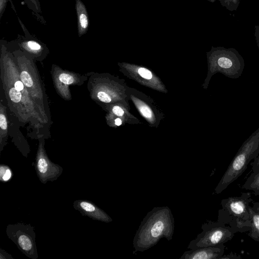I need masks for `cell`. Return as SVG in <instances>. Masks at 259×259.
<instances>
[{
  "label": "cell",
  "mask_w": 259,
  "mask_h": 259,
  "mask_svg": "<svg viewBox=\"0 0 259 259\" xmlns=\"http://www.w3.org/2000/svg\"><path fill=\"white\" fill-rule=\"evenodd\" d=\"M77 17V32L79 37L85 34L90 25V20L85 5L81 0H75Z\"/></svg>",
  "instance_id": "30bf717a"
},
{
  "label": "cell",
  "mask_w": 259,
  "mask_h": 259,
  "mask_svg": "<svg viewBox=\"0 0 259 259\" xmlns=\"http://www.w3.org/2000/svg\"><path fill=\"white\" fill-rule=\"evenodd\" d=\"M250 192L240 196L230 197L221 200L218 221L228 224L235 233L249 231L251 229L249 203L252 201Z\"/></svg>",
  "instance_id": "3957f363"
},
{
  "label": "cell",
  "mask_w": 259,
  "mask_h": 259,
  "mask_svg": "<svg viewBox=\"0 0 259 259\" xmlns=\"http://www.w3.org/2000/svg\"><path fill=\"white\" fill-rule=\"evenodd\" d=\"M137 72L140 77L146 80H151L153 76L152 72L144 67H139L137 69Z\"/></svg>",
  "instance_id": "e0dca14e"
},
{
  "label": "cell",
  "mask_w": 259,
  "mask_h": 259,
  "mask_svg": "<svg viewBox=\"0 0 259 259\" xmlns=\"http://www.w3.org/2000/svg\"><path fill=\"white\" fill-rule=\"evenodd\" d=\"M13 173L11 168L4 164H0V181L3 183L9 181L13 177Z\"/></svg>",
  "instance_id": "9a60e30c"
},
{
  "label": "cell",
  "mask_w": 259,
  "mask_h": 259,
  "mask_svg": "<svg viewBox=\"0 0 259 259\" xmlns=\"http://www.w3.org/2000/svg\"><path fill=\"white\" fill-rule=\"evenodd\" d=\"M254 29V37H255V41H256L257 46L259 50V26L257 25H255Z\"/></svg>",
  "instance_id": "83f0119b"
},
{
  "label": "cell",
  "mask_w": 259,
  "mask_h": 259,
  "mask_svg": "<svg viewBox=\"0 0 259 259\" xmlns=\"http://www.w3.org/2000/svg\"><path fill=\"white\" fill-rule=\"evenodd\" d=\"M113 113L118 116H122L124 114V110L119 106H114L112 108Z\"/></svg>",
  "instance_id": "603a6c76"
},
{
  "label": "cell",
  "mask_w": 259,
  "mask_h": 259,
  "mask_svg": "<svg viewBox=\"0 0 259 259\" xmlns=\"http://www.w3.org/2000/svg\"><path fill=\"white\" fill-rule=\"evenodd\" d=\"M206 56L208 73L204 88H207L211 76L217 73H221L231 79H237L242 75L245 66L244 60L235 49L212 47Z\"/></svg>",
  "instance_id": "7a4b0ae2"
},
{
  "label": "cell",
  "mask_w": 259,
  "mask_h": 259,
  "mask_svg": "<svg viewBox=\"0 0 259 259\" xmlns=\"http://www.w3.org/2000/svg\"><path fill=\"white\" fill-rule=\"evenodd\" d=\"M133 100L139 112L145 118L151 123L156 122V111L152 108V105L145 100L141 101L138 97H134Z\"/></svg>",
  "instance_id": "7c38bea8"
},
{
  "label": "cell",
  "mask_w": 259,
  "mask_h": 259,
  "mask_svg": "<svg viewBox=\"0 0 259 259\" xmlns=\"http://www.w3.org/2000/svg\"><path fill=\"white\" fill-rule=\"evenodd\" d=\"M0 259H14L10 254L8 253L6 250L0 249Z\"/></svg>",
  "instance_id": "484cf974"
},
{
  "label": "cell",
  "mask_w": 259,
  "mask_h": 259,
  "mask_svg": "<svg viewBox=\"0 0 259 259\" xmlns=\"http://www.w3.org/2000/svg\"><path fill=\"white\" fill-rule=\"evenodd\" d=\"M9 96L11 100L15 102L18 103L21 99V94L20 92L17 90L15 88H12L9 91Z\"/></svg>",
  "instance_id": "d6986e66"
},
{
  "label": "cell",
  "mask_w": 259,
  "mask_h": 259,
  "mask_svg": "<svg viewBox=\"0 0 259 259\" xmlns=\"http://www.w3.org/2000/svg\"><path fill=\"white\" fill-rule=\"evenodd\" d=\"M115 124L117 126H119L122 124V120L119 118H117L115 119Z\"/></svg>",
  "instance_id": "f546056e"
},
{
  "label": "cell",
  "mask_w": 259,
  "mask_h": 259,
  "mask_svg": "<svg viewBox=\"0 0 259 259\" xmlns=\"http://www.w3.org/2000/svg\"><path fill=\"white\" fill-rule=\"evenodd\" d=\"M15 88L18 91H21L23 89V83L20 81H17L15 83Z\"/></svg>",
  "instance_id": "f1b7e54d"
},
{
  "label": "cell",
  "mask_w": 259,
  "mask_h": 259,
  "mask_svg": "<svg viewBox=\"0 0 259 259\" xmlns=\"http://www.w3.org/2000/svg\"><path fill=\"white\" fill-rule=\"evenodd\" d=\"M259 153V127L243 143L215 188L220 194L244 172Z\"/></svg>",
  "instance_id": "277c9868"
},
{
  "label": "cell",
  "mask_w": 259,
  "mask_h": 259,
  "mask_svg": "<svg viewBox=\"0 0 259 259\" xmlns=\"http://www.w3.org/2000/svg\"><path fill=\"white\" fill-rule=\"evenodd\" d=\"M25 5L30 9L35 18L43 24L46 21L42 16L41 7L38 0H23Z\"/></svg>",
  "instance_id": "5bb4252c"
},
{
  "label": "cell",
  "mask_w": 259,
  "mask_h": 259,
  "mask_svg": "<svg viewBox=\"0 0 259 259\" xmlns=\"http://www.w3.org/2000/svg\"><path fill=\"white\" fill-rule=\"evenodd\" d=\"M242 188L252 191L255 196L259 195V170L252 171L242 185Z\"/></svg>",
  "instance_id": "4fadbf2b"
},
{
  "label": "cell",
  "mask_w": 259,
  "mask_h": 259,
  "mask_svg": "<svg viewBox=\"0 0 259 259\" xmlns=\"http://www.w3.org/2000/svg\"><path fill=\"white\" fill-rule=\"evenodd\" d=\"M73 208L82 215L88 217L93 220L104 223H110L112 219L103 209L94 202L86 199H77L73 203Z\"/></svg>",
  "instance_id": "ba28073f"
},
{
  "label": "cell",
  "mask_w": 259,
  "mask_h": 259,
  "mask_svg": "<svg viewBox=\"0 0 259 259\" xmlns=\"http://www.w3.org/2000/svg\"><path fill=\"white\" fill-rule=\"evenodd\" d=\"M221 5L228 10L233 12L237 10L240 3V0H219Z\"/></svg>",
  "instance_id": "2e32d148"
},
{
  "label": "cell",
  "mask_w": 259,
  "mask_h": 259,
  "mask_svg": "<svg viewBox=\"0 0 259 259\" xmlns=\"http://www.w3.org/2000/svg\"><path fill=\"white\" fill-rule=\"evenodd\" d=\"M20 78L22 82L27 87H31L33 85V80L29 74L25 71L20 74Z\"/></svg>",
  "instance_id": "ac0fdd59"
},
{
  "label": "cell",
  "mask_w": 259,
  "mask_h": 259,
  "mask_svg": "<svg viewBox=\"0 0 259 259\" xmlns=\"http://www.w3.org/2000/svg\"><path fill=\"white\" fill-rule=\"evenodd\" d=\"M174 229L175 220L171 209L166 206L153 207L143 218L135 234L133 253L150 249L162 238L170 241Z\"/></svg>",
  "instance_id": "6da1fadb"
},
{
  "label": "cell",
  "mask_w": 259,
  "mask_h": 259,
  "mask_svg": "<svg viewBox=\"0 0 259 259\" xmlns=\"http://www.w3.org/2000/svg\"><path fill=\"white\" fill-rule=\"evenodd\" d=\"M224 244L202 247L184 252L181 259H220L225 252Z\"/></svg>",
  "instance_id": "9c48e42d"
},
{
  "label": "cell",
  "mask_w": 259,
  "mask_h": 259,
  "mask_svg": "<svg viewBox=\"0 0 259 259\" xmlns=\"http://www.w3.org/2000/svg\"><path fill=\"white\" fill-rule=\"evenodd\" d=\"M8 2H10L13 10L16 12L12 0H0V20L1 19V18L5 11Z\"/></svg>",
  "instance_id": "44dd1931"
},
{
  "label": "cell",
  "mask_w": 259,
  "mask_h": 259,
  "mask_svg": "<svg viewBox=\"0 0 259 259\" xmlns=\"http://www.w3.org/2000/svg\"><path fill=\"white\" fill-rule=\"evenodd\" d=\"M60 81L65 84H70L74 81L73 77L70 74L62 73L59 76Z\"/></svg>",
  "instance_id": "ffe728a7"
},
{
  "label": "cell",
  "mask_w": 259,
  "mask_h": 259,
  "mask_svg": "<svg viewBox=\"0 0 259 259\" xmlns=\"http://www.w3.org/2000/svg\"><path fill=\"white\" fill-rule=\"evenodd\" d=\"M251 229L248 235L254 241L259 242V202H252L249 207Z\"/></svg>",
  "instance_id": "8fae6325"
},
{
  "label": "cell",
  "mask_w": 259,
  "mask_h": 259,
  "mask_svg": "<svg viewBox=\"0 0 259 259\" xmlns=\"http://www.w3.org/2000/svg\"><path fill=\"white\" fill-rule=\"evenodd\" d=\"M241 256L240 254L236 253H233L232 252L230 253L227 255H223L220 259H240Z\"/></svg>",
  "instance_id": "d4e9b609"
},
{
  "label": "cell",
  "mask_w": 259,
  "mask_h": 259,
  "mask_svg": "<svg viewBox=\"0 0 259 259\" xmlns=\"http://www.w3.org/2000/svg\"><path fill=\"white\" fill-rule=\"evenodd\" d=\"M34 165L39 181L44 184L48 181H56L63 172L62 166L51 161L41 147L38 151Z\"/></svg>",
  "instance_id": "52a82bcc"
},
{
  "label": "cell",
  "mask_w": 259,
  "mask_h": 259,
  "mask_svg": "<svg viewBox=\"0 0 259 259\" xmlns=\"http://www.w3.org/2000/svg\"><path fill=\"white\" fill-rule=\"evenodd\" d=\"M0 126L2 130H5L7 128V122L4 115H0Z\"/></svg>",
  "instance_id": "4316f807"
},
{
  "label": "cell",
  "mask_w": 259,
  "mask_h": 259,
  "mask_svg": "<svg viewBox=\"0 0 259 259\" xmlns=\"http://www.w3.org/2000/svg\"><path fill=\"white\" fill-rule=\"evenodd\" d=\"M6 234L27 257L31 259L38 258L36 234L33 226L23 223L9 224L6 228Z\"/></svg>",
  "instance_id": "8992f818"
},
{
  "label": "cell",
  "mask_w": 259,
  "mask_h": 259,
  "mask_svg": "<svg viewBox=\"0 0 259 259\" xmlns=\"http://www.w3.org/2000/svg\"><path fill=\"white\" fill-rule=\"evenodd\" d=\"M252 167V171L259 170V153L258 155L254 159L253 162L250 163Z\"/></svg>",
  "instance_id": "cb8c5ba5"
},
{
  "label": "cell",
  "mask_w": 259,
  "mask_h": 259,
  "mask_svg": "<svg viewBox=\"0 0 259 259\" xmlns=\"http://www.w3.org/2000/svg\"><path fill=\"white\" fill-rule=\"evenodd\" d=\"M201 229L202 231L190 242L188 249L224 244L231 240L235 233L229 226L219 221H209L201 225Z\"/></svg>",
  "instance_id": "5b68a950"
},
{
  "label": "cell",
  "mask_w": 259,
  "mask_h": 259,
  "mask_svg": "<svg viewBox=\"0 0 259 259\" xmlns=\"http://www.w3.org/2000/svg\"><path fill=\"white\" fill-rule=\"evenodd\" d=\"M210 3H214V2H215V0H206Z\"/></svg>",
  "instance_id": "4dcf8cb0"
},
{
  "label": "cell",
  "mask_w": 259,
  "mask_h": 259,
  "mask_svg": "<svg viewBox=\"0 0 259 259\" xmlns=\"http://www.w3.org/2000/svg\"><path fill=\"white\" fill-rule=\"evenodd\" d=\"M97 97L100 101L104 103H110L111 101L110 96L104 92H99L97 94Z\"/></svg>",
  "instance_id": "7402d4cb"
}]
</instances>
